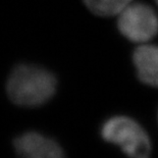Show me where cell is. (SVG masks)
Segmentation results:
<instances>
[{
  "label": "cell",
  "instance_id": "cell-1",
  "mask_svg": "<svg viewBox=\"0 0 158 158\" xmlns=\"http://www.w3.org/2000/svg\"><path fill=\"white\" fill-rule=\"evenodd\" d=\"M57 80L41 66L19 64L13 69L6 83L9 100L22 107H38L54 96Z\"/></svg>",
  "mask_w": 158,
  "mask_h": 158
},
{
  "label": "cell",
  "instance_id": "cell-2",
  "mask_svg": "<svg viewBox=\"0 0 158 158\" xmlns=\"http://www.w3.org/2000/svg\"><path fill=\"white\" fill-rule=\"evenodd\" d=\"M101 136L106 142L122 148L130 158H149L151 141L146 131L129 116H113L101 127Z\"/></svg>",
  "mask_w": 158,
  "mask_h": 158
},
{
  "label": "cell",
  "instance_id": "cell-3",
  "mask_svg": "<svg viewBox=\"0 0 158 158\" xmlns=\"http://www.w3.org/2000/svg\"><path fill=\"white\" fill-rule=\"evenodd\" d=\"M117 28L127 40L145 44L158 34V15L149 4L132 2L117 15Z\"/></svg>",
  "mask_w": 158,
  "mask_h": 158
},
{
  "label": "cell",
  "instance_id": "cell-4",
  "mask_svg": "<svg viewBox=\"0 0 158 158\" xmlns=\"http://www.w3.org/2000/svg\"><path fill=\"white\" fill-rule=\"evenodd\" d=\"M18 158H65L61 146L51 138L35 131H28L12 140Z\"/></svg>",
  "mask_w": 158,
  "mask_h": 158
},
{
  "label": "cell",
  "instance_id": "cell-5",
  "mask_svg": "<svg viewBox=\"0 0 158 158\" xmlns=\"http://www.w3.org/2000/svg\"><path fill=\"white\" fill-rule=\"evenodd\" d=\"M133 63L139 80L158 88V45L141 44L133 53Z\"/></svg>",
  "mask_w": 158,
  "mask_h": 158
},
{
  "label": "cell",
  "instance_id": "cell-6",
  "mask_svg": "<svg viewBox=\"0 0 158 158\" xmlns=\"http://www.w3.org/2000/svg\"><path fill=\"white\" fill-rule=\"evenodd\" d=\"M87 8L100 16L117 15L134 0H83Z\"/></svg>",
  "mask_w": 158,
  "mask_h": 158
},
{
  "label": "cell",
  "instance_id": "cell-7",
  "mask_svg": "<svg viewBox=\"0 0 158 158\" xmlns=\"http://www.w3.org/2000/svg\"><path fill=\"white\" fill-rule=\"evenodd\" d=\"M156 2H157V4H158V0H156Z\"/></svg>",
  "mask_w": 158,
  "mask_h": 158
}]
</instances>
